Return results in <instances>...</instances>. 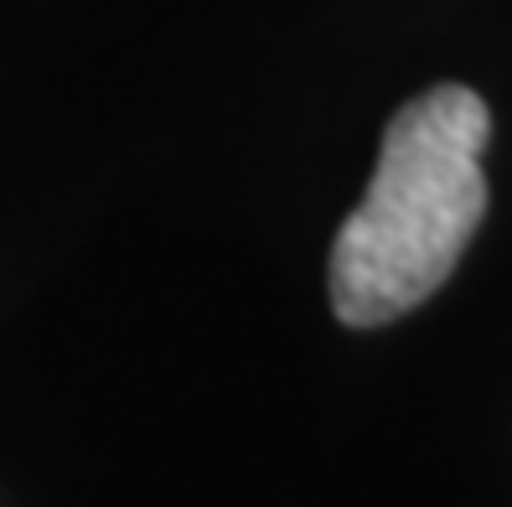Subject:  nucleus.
<instances>
[{
    "instance_id": "nucleus-1",
    "label": "nucleus",
    "mask_w": 512,
    "mask_h": 507,
    "mask_svg": "<svg viewBox=\"0 0 512 507\" xmlns=\"http://www.w3.org/2000/svg\"><path fill=\"white\" fill-rule=\"evenodd\" d=\"M487 135L492 114L461 83H440L388 119L368 197L331 244V311L347 326L414 311L456 270L487 213Z\"/></svg>"
}]
</instances>
